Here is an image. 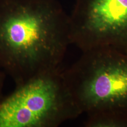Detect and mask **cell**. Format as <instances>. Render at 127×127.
I'll return each mask as SVG.
<instances>
[{
    "mask_svg": "<svg viewBox=\"0 0 127 127\" xmlns=\"http://www.w3.org/2000/svg\"><path fill=\"white\" fill-rule=\"evenodd\" d=\"M69 15L57 0H0V69L15 84L61 68Z\"/></svg>",
    "mask_w": 127,
    "mask_h": 127,
    "instance_id": "1",
    "label": "cell"
},
{
    "mask_svg": "<svg viewBox=\"0 0 127 127\" xmlns=\"http://www.w3.org/2000/svg\"><path fill=\"white\" fill-rule=\"evenodd\" d=\"M85 127H127V114L101 112L87 115Z\"/></svg>",
    "mask_w": 127,
    "mask_h": 127,
    "instance_id": "5",
    "label": "cell"
},
{
    "mask_svg": "<svg viewBox=\"0 0 127 127\" xmlns=\"http://www.w3.org/2000/svg\"><path fill=\"white\" fill-rule=\"evenodd\" d=\"M6 75L4 72L0 69V98L2 97L3 95V89L4 87L5 79Z\"/></svg>",
    "mask_w": 127,
    "mask_h": 127,
    "instance_id": "6",
    "label": "cell"
},
{
    "mask_svg": "<svg viewBox=\"0 0 127 127\" xmlns=\"http://www.w3.org/2000/svg\"><path fill=\"white\" fill-rule=\"evenodd\" d=\"M15 85L0 98V127H57L82 114L61 68Z\"/></svg>",
    "mask_w": 127,
    "mask_h": 127,
    "instance_id": "3",
    "label": "cell"
},
{
    "mask_svg": "<svg viewBox=\"0 0 127 127\" xmlns=\"http://www.w3.org/2000/svg\"><path fill=\"white\" fill-rule=\"evenodd\" d=\"M71 44L82 52L109 47L127 53V0H74Z\"/></svg>",
    "mask_w": 127,
    "mask_h": 127,
    "instance_id": "4",
    "label": "cell"
},
{
    "mask_svg": "<svg viewBox=\"0 0 127 127\" xmlns=\"http://www.w3.org/2000/svg\"><path fill=\"white\" fill-rule=\"evenodd\" d=\"M63 73L82 114H127V53L109 47L91 49Z\"/></svg>",
    "mask_w": 127,
    "mask_h": 127,
    "instance_id": "2",
    "label": "cell"
}]
</instances>
